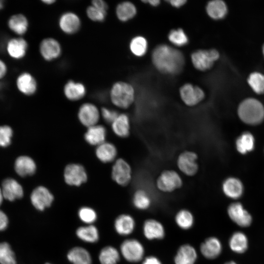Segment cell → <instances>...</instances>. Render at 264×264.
Instances as JSON below:
<instances>
[{
    "label": "cell",
    "mask_w": 264,
    "mask_h": 264,
    "mask_svg": "<svg viewBox=\"0 0 264 264\" xmlns=\"http://www.w3.org/2000/svg\"><path fill=\"white\" fill-rule=\"evenodd\" d=\"M1 190L4 198L9 201L20 199L23 196L22 187L12 178H7L2 181Z\"/></svg>",
    "instance_id": "19"
},
{
    "label": "cell",
    "mask_w": 264,
    "mask_h": 264,
    "mask_svg": "<svg viewBox=\"0 0 264 264\" xmlns=\"http://www.w3.org/2000/svg\"><path fill=\"white\" fill-rule=\"evenodd\" d=\"M112 179L121 186L128 185L132 177L130 165L123 158H118L114 162L111 170Z\"/></svg>",
    "instance_id": "9"
},
{
    "label": "cell",
    "mask_w": 264,
    "mask_h": 264,
    "mask_svg": "<svg viewBox=\"0 0 264 264\" xmlns=\"http://www.w3.org/2000/svg\"><path fill=\"white\" fill-rule=\"evenodd\" d=\"M14 168L17 174L21 176L25 177L33 175L36 171L37 166L31 157L22 155L16 159Z\"/></svg>",
    "instance_id": "25"
},
{
    "label": "cell",
    "mask_w": 264,
    "mask_h": 264,
    "mask_svg": "<svg viewBox=\"0 0 264 264\" xmlns=\"http://www.w3.org/2000/svg\"><path fill=\"white\" fill-rule=\"evenodd\" d=\"M39 49L42 57L47 62L57 59L62 53L60 43L53 37L43 39L39 44Z\"/></svg>",
    "instance_id": "10"
},
{
    "label": "cell",
    "mask_w": 264,
    "mask_h": 264,
    "mask_svg": "<svg viewBox=\"0 0 264 264\" xmlns=\"http://www.w3.org/2000/svg\"><path fill=\"white\" fill-rule=\"evenodd\" d=\"M129 48L133 55L138 57H142L147 51V41L143 36H135L131 40Z\"/></svg>",
    "instance_id": "36"
},
{
    "label": "cell",
    "mask_w": 264,
    "mask_h": 264,
    "mask_svg": "<svg viewBox=\"0 0 264 264\" xmlns=\"http://www.w3.org/2000/svg\"><path fill=\"white\" fill-rule=\"evenodd\" d=\"M168 40L174 45L176 46H183L189 42L187 35L181 28L171 30L168 36Z\"/></svg>",
    "instance_id": "42"
},
{
    "label": "cell",
    "mask_w": 264,
    "mask_h": 264,
    "mask_svg": "<svg viewBox=\"0 0 264 264\" xmlns=\"http://www.w3.org/2000/svg\"><path fill=\"white\" fill-rule=\"evenodd\" d=\"M229 244L232 251L237 253H242L247 248V238L243 233L236 232L230 238Z\"/></svg>",
    "instance_id": "35"
},
{
    "label": "cell",
    "mask_w": 264,
    "mask_h": 264,
    "mask_svg": "<svg viewBox=\"0 0 264 264\" xmlns=\"http://www.w3.org/2000/svg\"><path fill=\"white\" fill-rule=\"evenodd\" d=\"M58 26L65 34L71 35L78 32L82 25L81 20L76 13L73 11H66L59 17L58 21Z\"/></svg>",
    "instance_id": "13"
},
{
    "label": "cell",
    "mask_w": 264,
    "mask_h": 264,
    "mask_svg": "<svg viewBox=\"0 0 264 264\" xmlns=\"http://www.w3.org/2000/svg\"><path fill=\"white\" fill-rule=\"evenodd\" d=\"M8 224V219L7 215L0 210V231L6 229Z\"/></svg>",
    "instance_id": "47"
},
{
    "label": "cell",
    "mask_w": 264,
    "mask_h": 264,
    "mask_svg": "<svg viewBox=\"0 0 264 264\" xmlns=\"http://www.w3.org/2000/svg\"><path fill=\"white\" fill-rule=\"evenodd\" d=\"M222 190L228 197L237 199L242 195L243 188L242 183L239 179L234 177H229L223 182Z\"/></svg>",
    "instance_id": "33"
},
{
    "label": "cell",
    "mask_w": 264,
    "mask_h": 264,
    "mask_svg": "<svg viewBox=\"0 0 264 264\" xmlns=\"http://www.w3.org/2000/svg\"><path fill=\"white\" fill-rule=\"evenodd\" d=\"M54 200L51 192L44 186L36 187L30 195V201L33 206L40 212H43L50 208Z\"/></svg>",
    "instance_id": "7"
},
{
    "label": "cell",
    "mask_w": 264,
    "mask_h": 264,
    "mask_svg": "<svg viewBox=\"0 0 264 264\" xmlns=\"http://www.w3.org/2000/svg\"><path fill=\"white\" fill-rule=\"evenodd\" d=\"M107 11L102 9L92 4L88 6L86 10L88 18L94 22H104L107 16Z\"/></svg>",
    "instance_id": "43"
},
{
    "label": "cell",
    "mask_w": 264,
    "mask_h": 264,
    "mask_svg": "<svg viewBox=\"0 0 264 264\" xmlns=\"http://www.w3.org/2000/svg\"><path fill=\"white\" fill-rule=\"evenodd\" d=\"M152 61L159 71L172 75L180 72L185 63L181 52L165 44L155 47L152 52Z\"/></svg>",
    "instance_id": "1"
},
{
    "label": "cell",
    "mask_w": 264,
    "mask_h": 264,
    "mask_svg": "<svg viewBox=\"0 0 264 264\" xmlns=\"http://www.w3.org/2000/svg\"><path fill=\"white\" fill-rule=\"evenodd\" d=\"M227 212L230 218L240 226L247 227L251 223L250 214L239 202L231 203L228 206Z\"/></svg>",
    "instance_id": "16"
},
{
    "label": "cell",
    "mask_w": 264,
    "mask_h": 264,
    "mask_svg": "<svg viewBox=\"0 0 264 264\" xmlns=\"http://www.w3.org/2000/svg\"><path fill=\"white\" fill-rule=\"evenodd\" d=\"M197 259V254L195 248L185 244L179 247L174 261L175 264H195Z\"/></svg>",
    "instance_id": "28"
},
{
    "label": "cell",
    "mask_w": 264,
    "mask_h": 264,
    "mask_svg": "<svg viewBox=\"0 0 264 264\" xmlns=\"http://www.w3.org/2000/svg\"><path fill=\"white\" fill-rule=\"evenodd\" d=\"M16 86L22 94L31 96L34 94L38 89V83L34 76L28 72H23L17 77Z\"/></svg>",
    "instance_id": "17"
},
{
    "label": "cell",
    "mask_w": 264,
    "mask_h": 264,
    "mask_svg": "<svg viewBox=\"0 0 264 264\" xmlns=\"http://www.w3.org/2000/svg\"><path fill=\"white\" fill-rule=\"evenodd\" d=\"M206 11L211 18L214 20H220L226 16L227 8L223 1L214 0L208 2L206 6Z\"/></svg>",
    "instance_id": "34"
},
{
    "label": "cell",
    "mask_w": 264,
    "mask_h": 264,
    "mask_svg": "<svg viewBox=\"0 0 264 264\" xmlns=\"http://www.w3.org/2000/svg\"><path fill=\"white\" fill-rule=\"evenodd\" d=\"M100 114L106 122L110 124L113 122L119 114L116 110L107 107L102 108Z\"/></svg>",
    "instance_id": "46"
},
{
    "label": "cell",
    "mask_w": 264,
    "mask_h": 264,
    "mask_svg": "<svg viewBox=\"0 0 264 264\" xmlns=\"http://www.w3.org/2000/svg\"><path fill=\"white\" fill-rule=\"evenodd\" d=\"M65 182L71 186H80L88 180V174L81 164L70 163L67 164L64 171Z\"/></svg>",
    "instance_id": "8"
},
{
    "label": "cell",
    "mask_w": 264,
    "mask_h": 264,
    "mask_svg": "<svg viewBox=\"0 0 264 264\" xmlns=\"http://www.w3.org/2000/svg\"><path fill=\"white\" fill-rule=\"evenodd\" d=\"M4 1L3 0H0V10H2L4 8Z\"/></svg>",
    "instance_id": "55"
},
{
    "label": "cell",
    "mask_w": 264,
    "mask_h": 264,
    "mask_svg": "<svg viewBox=\"0 0 264 264\" xmlns=\"http://www.w3.org/2000/svg\"><path fill=\"white\" fill-rule=\"evenodd\" d=\"M194 217L190 211L186 209L180 210L176 214L175 221L180 228L184 230L190 229L194 224Z\"/></svg>",
    "instance_id": "40"
},
{
    "label": "cell",
    "mask_w": 264,
    "mask_h": 264,
    "mask_svg": "<svg viewBox=\"0 0 264 264\" xmlns=\"http://www.w3.org/2000/svg\"><path fill=\"white\" fill-rule=\"evenodd\" d=\"M111 124L112 130L116 136L125 138L130 134L131 123L130 118L127 114H119Z\"/></svg>",
    "instance_id": "29"
},
{
    "label": "cell",
    "mask_w": 264,
    "mask_h": 264,
    "mask_svg": "<svg viewBox=\"0 0 264 264\" xmlns=\"http://www.w3.org/2000/svg\"><path fill=\"white\" fill-rule=\"evenodd\" d=\"M137 13L135 5L131 1H124L119 3L115 8V15L119 21L126 22L133 18Z\"/></svg>",
    "instance_id": "32"
},
{
    "label": "cell",
    "mask_w": 264,
    "mask_h": 264,
    "mask_svg": "<svg viewBox=\"0 0 264 264\" xmlns=\"http://www.w3.org/2000/svg\"><path fill=\"white\" fill-rule=\"evenodd\" d=\"M219 57V52L215 49L197 50L191 55L194 67L202 71L210 69Z\"/></svg>",
    "instance_id": "4"
},
{
    "label": "cell",
    "mask_w": 264,
    "mask_h": 264,
    "mask_svg": "<svg viewBox=\"0 0 264 264\" xmlns=\"http://www.w3.org/2000/svg\"><path fill=\"white\" fill-rule=\"evenodd\" d=\"M44 264H53L50 262H46L45 263H44Z\"/></svg>",
    "instance_id": "57"
},
{
    "label": "cell",
    "mask_w": 264,
    "mask_h": 264,
    "mask_svg": "<svg viewBox=\"0 0 264 264\" xmlns=\"http://www.w3.org/2000/svg\"><path fill=\"white\" fill-rule=\"evenodd\" d=\"M106 136L107 131L105 127L95 125L88 128L84 139L88 144L97 146L105 142Z\"/></svg>",
    "instance_id": "24"
},
{
    "label": "cell",
    "mask_w": 264,
    "mask_h": 264,
    "mask_svg": "<svg viewBox=\"0 0 264 264\" xmlns=\"http://www.w3.org/2000/svg\"><path fill=\"white\" fill-rule=\"evenodd\" d=\"M100 114V111L95 105L86 102L80 106L77 116L80 122L83 126L88 128L97 125Z\"/></svg>",
    "instance_id": "14"
},
{
    "label": "cell",
    "mask_w": 264,
    "mask_h": 264,
    "mask_svg": "<svg viewBox=\"0 0 264 264\" xmlns=\"http://www.w3.org/2000/svg\"><path fill=\"white\" fill-rule=\"evenodd\" d=\"M0 264H17L14 252L10 245L6 242L0 243Z\"/></svg>",
    "instance_id": "41"
},
{
    "label": "cell",
    "mask_w": 264,
    "mask_h": 264,
    "mask_svg": "<svg viewBox=\"0 0 264 264\" xmlns=\"http://www.w3.org/2000/svg\"><path fill=\"white\" fill-rule=\"evenodd\" d=\"M197 154L190 151H185L180 154L176 160L179 170L185 175L193 176L198 172V165Z\"/></svg>",
    "instance_id": "12"
},
{
    "label": "cell",
    "mask_w": 264,
    "mask_h": 264,
    "mask_svg": "<svg viewBox=\"0 0 264 264\" xmlns=\"http://www.w3.org/2000/svg\"><path fill=\"white\" fill-rule=\"evenodd\" d=\"M172 6L179 8L184 5L187 1L185 0H171L167 1Z\"/></svg>",
    "instance_id": "51"
},
{
    "label": "cell",
    "mask_w": 264,
    "mask_h": 264,
    "mask_svg": "<svg viewBox=\"0 0 264 264\" xmlns=\"http://www.w3.org/2000/svg\"><path fill=\"white\" fill-rule=\"evenodd\" d=\"M7 26L12 32L21 37L27 32L29 21L24 14L17 13L12 15L8 19Z\"/></svg>",
    "instance_id": "23"
},
{
    "label": "cell",
    "mask_w": 264,
    "mask_h": 264,
    "mask_svg": "<svg viewBox=\"0 0 264 264\" xmlns=\"http://www.w3.org/2000/svg\"><path fill=\"white\" fill-rule=\"evenodd\" d=\"M109 95L111 102L120 109L129 108L135 99V90L133 86L124 81L115 82L110 89Z\"/></svg>",
    "instance_id": "2"
},
{
    "label": "cell",
    "mask_w": 264,
    "mask_h": 264,
    "mask_svg": "<svg viewBox=\"0 0 264 264\" xmlns=\"http://www.w3.org/2000/svg\"><path fill=\"white\" fill-rule=\"evenodd\" d=\"M63 92L67 99L76 101L85 97L87 93V88L83 83L69 80L64 86Z\"/></svg>",
    "instance_id": "20"
},
{
    "label": "cell",
    "mask_w": 264,
    "mask_h": 264,
    "mask_svg": "<svg viewBox=\"0 0 264 264\" xmlns=\"http://www.w3.org/2000/svg\"><path fill=\"white\" fill-rule=\"evenodd\" d=\"M3 198H3V196L2 190H1V189L0 188V205L1 204V203L2 202Z\"/></svg>",
    "instance_id": "54"
},
{
    "label": "cell",
    "mask_w": 264,
    "mask_h": 264,
    "mask_svg": "<svg viewBox=\"0 0 264 264\" xmlns=\"http://www.w3.org/2000/svg\"><path fill=\"white\" fill-rule=\"evenodd\" d=\"M7 70L6 64L0 58V80L3 79L6 76Z\"/></svg>",
    "instance_id": "50"
},
{
    "label": "cell",
    "mask_w": 264,
    "mask_h": 264,
    "mask_svg": "<svg viewBox=\"0 0 264 264\" xmlns=\"http://www.w3.org/2000/svg\"><path fill=\"white\" fill-rule=\"evenodd\" d=\"M238 113L240 119L247 124H258L264 119L263 105L260 101L253 98L243 101L238 108Z\"/></svg>",
    "instance_id": "3"
},
{
    "label": "cell",
    "mask_w": 264,
    "mask_h": 264,
    "mask_svg": "<svg viewBox=\"0 0 264 264\" xmlns=\"http://www.w3.org/2000/svg\"><path fill=\"white\" fill-rule=\"evenodd\" d=\"M182 179L179 174L173 170L163 171L156 180V188L165 193L172 192L182 185Z\"/></svg>",
    "instance_id": "5"
},
{
    "label": "cell",
    "mask_w": 264,
    "mask_h": 264,
    "mask_svg": "<svg viewBox=\"0 0 264 264\" xmlns=\"http://www.w3.org/2000/svg\"><path fill=\"white\" fill-rule=\"evenodd\" d=\"M221 249L220 242L218 238L214 237L206 239L200 246L201 254L208 259L216 258L220 254Z\"/></svg>",
    "instance_id": "26"
},
{
    "label": "cell",
    "mask_w": 264,
    "mask_h": 264,
    "mask_svg": "<svg viewBox=\"0 0 264 264\" xmlns=\"http://www.w3.org/2000/svg\"><path fill=\"white\" fill-rule=\"evenodd\" d=\"M179 95L182 102L189 107L197 105L205 97L204 92L201 88L190 83L185 84L180 87Z\"/></svg>",
    "instance_id": "11"
},
{
    "label": "cell",
    "mask_w": 264,
    "mask_h": 264,
    "mask_svg": "<svg viewBox=\"0 0 264 264\" xmlns=\"http://www.w3.org/2000/svg\"><path fill=\"white\" fill-rule=\"evenodd\" d=\"M248 83L257 93H264V75L258 72L251 73L248 79Z\"/></svg>",
    "instance_id": "44"
},
{
    "label": "cell",
    "mask_w": 264,
    "mask_h": 264,
    "mask_svg": "<svg viewBox=\"0 0 264 264\" xmlns=\"http://www.w3.org/2000/svg\"><path fill=\"white\" fill-rule=\"evenodd\" d=\"M120 251L110 245L102 247L98 254L100 264H117L120 260Z\"/></svg>",
    "instance_id": "31"
},
{
    "label": "cell",
    "mask_w": 264,
    "mask_h": 264,
    "mask_svg": "<svg viewBox=\"0 0 264 264\" xmlns=\"http://www.w3.org/2000/svg\"><path fill=\"white\" fill-rule=\"evenodd\" d=\"M77 217L82 223L86 225L94 224L98 220L96 211L91 207L83 206L79 208Z\"/></svg>",
    "instance_id": "38"
},
{
    "label": "cell",
    "mask_w": 264,
    "mask_h": 264,
    "mask_svg": "<svg viewBox=\"0 0 264 264\" xmlns=\"http://www.w3.org/2000/svg\"><path fill=\"white\" fill-rule=\"evenodd\" d=\"M254 142L252 134L249 132H244L236 140L237 149L240 153L245 154L254 149Z\"/></svg>",
    "instance_id": "37"
},
{
    "label": "cell",
    "mask_w": 264,
    "mask_h": 264,
    "mask_svg": "<svg viewBox=\"0 0 264 264\" xmlns=\"http://www.w3.org/2000/svg\"><path fill=\"white\" fill-rule=\"evenodd\" d=\"M75 234L80 241L88 244L96 243L100 238L99 230L94 224L80 226L75 230Z\"/></svg>",
    "instance_id": "21"
},
{
    "label": "cell",
    "mask_w": 264,
    "mask_h": 264,
    "mask_svg": "<svg viewBox=\"0 0 264 264\" xmlns=\"http://www.w3.org/2000/svg\"><path fill=\"white\" fill-rule=\"evenodd\" d=\"M143 233L149 240L162 239L165 236V230L160 222L155 220L149 219L143 224Z\"/></svg>",
    "instance_id": "27"
},
{
    "label": "cell",
    "mask_w": 264,
    "mask_h": 264,
    "mask_svg": "<svg viewBox=\"0 0 264 264\" xmlns=\"http://www.w3.org/2000/svg\"><path fill=\"white\" fill-rule=\"evenodd\" d=\"M119 251L124 259L130 263L139 262L144 254L143 245L134 239L124 240L120 244Z\"/></svg>",
    "instance_id": "6"
},
{
    "label": "cell",
    "mask_w": 264,
    "mask_h": 264,
    "mask_svg": "<svg viewBox=\"0 0 264 264\" xmlns=\"http://www.w3.org/2000/svg\"><path fill=\"white\" fill-rule=\"evenodd\" d=\"M263 53H264V44L263 47Z\"/></svg>",
    "instance_id": "58"
},
{
    "label": "cell",
    "mask_w": 264,
    "mask_h": 264,
    "mask_svg": "<svg viewBox=\"0 0 264 264\" xmlns=\"http://www.w3.org/2000/svg\"><path fill=\"white\" fill-rule=\"evenodd\" d=\"M142 1L144 3H148L150 5L154 7L158 6L160 3V1L159 0H142Z\"/></svg>",
    "instance_id": "52"
},
{
    "label": "cell",
    "mask_w": 264,
    "mask_h": 264,
    "mask_svg": "<svg viewBox=\"0 0 264 264\" xmlns=\"http://www.w3.org/2000/svg\"><path fill=\"white\" fill-rule=\"evenodd\" d=\"M13 136L12 128L7 125L0 126V147H6L11 142Z\"/></svg>",
    "instance_id": "45"
},
{
    "label": "cell",
    "mask_w": 264,
    "mask_h": 264,
    "mask_svg": "<svg viewBox=\"0 0 264 264\" xmlns=\"http://www.w3.org/2000/svg\"><path fill=\"white\" fill-rule=\"evenodd\" d=\"M225 264H236L234 262L231 261L229 262H227L225 263Z\"/></svg>",
    "instance_id": "56"
},
{
    "label": "cell",
    "mask_w": 264,
    "mask_h": 264,
    "mask_svg": "<svg viewBox=\"0 0 264 264\" xmlns=\"http://www.w3.org/2000/svg\"><path fill=\"white\" fill-rule=\"evenodd\" d=\"M91 4L107 11L109 8L108 3L103 0H93L91 1Z\"/></svg>",
    "instance_id": "48"
},
{
    "label": "cell",
    "mask_w": 264,
    "mask_h": 264,
    "mask_svg": "<svg viewBox=\"0 0 264 264\" xmlns=\"http://www.w3.org/2000/svg\"><path fill=\"white\" fill-rule=\"evenodd\" d=\"M135 222L132 216L127 214L118 215L114 220L113 227L119 235L126 236L134 231Z\"/></svg>",
    "instance_id": "22"
},
{
    "label": "cell",
    "mask_w": 264,
    "mask_h": 264,
    "mask_svg": "<svg viewBox=\"0 0 264 264\" xmlns=\"http://www.w3.org/2000/svg\"><path fill=\"white\" fill-rule=\"evenodd\" d=\"M152 202L149 194L144 189H139L134 193L132 197V204L137 209L145 210L148 209Z\"/></svg>",
    "instance_id": "39"
},
{
    "label": "cell",
    "mask_w": 264,
    "mask_h": 264,
    "mask_svg": "<svg viewBox=\"0 0 264 264\" xmlns=\"http://www.w3.org/2000/svg\"><path fill=\"white\" fill-rule=\"evenodd\" d=\"M117 154L115 146L108 142H104L97 146L95 155L97 158L103 163H109L115 160Z\"/></svg>",
    "instance_id": "30"
},
{
    "label": "cell",
    "mask_w": 264,
    "mask_h": 264,
    "mask_svg": "<svg viewBox=\"0 0 264 264\" xmlns=\"http://www.w3.org/2000/svg\"><path fill=\"white\" fill-rule=\"evenodd\" d=\"M66 258L71 264H92L93 258L90 252L81 246L70 248L66 254Z\"/></svg>",
    "instance_id": "18"
},
{
    "label": "cell",
    "mask_w": 264,
    "mask_h": 264,
    "mask_svg": "<svg viewBox=\"0 0 264 264\" xmlns=\"http://www.w3.org/2000/svg\"><path fill=\"white\" fill-rule=\"evenodd\" d=\"M44 4L46 5H51L54 4L55 2V0H43L42 1Z\"/></svg>",
    "instance_id": "53"
},
{
    "label": "cell",
    "mask_w": 264,
    "mask_h": 264,
    "mask_svg": "<svg viewBox=\"0 0 264 264\" xmlns=\"http://www.w3.org/2000/svg\"><path fill=\"white\" fill-rule=\"evenodd\" d=\"M28 48L27 42L22 37L12 38L6 44V50L8 55L15 60L23 58L26 55Z\"/></svg>",
    "instance_id": "15"
},
{
    "label": "cell",
    "mask_w": 264,
    "mask_h": 264,
    "mask_svg": "<svg viewBox=\"0 0 264 264\" xmlns=\"http://www.w3.org/2000/svg\"><path fill=\"white\" fill-rule=\"evenodd\" d=\"M142 264H162L160 260L153 256H148L143 261Z\"/></svg>",
    "instance_id": "49"
}]
</instances>
